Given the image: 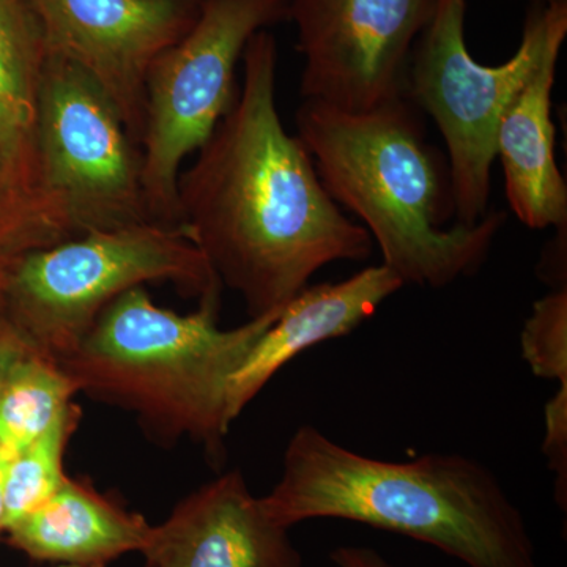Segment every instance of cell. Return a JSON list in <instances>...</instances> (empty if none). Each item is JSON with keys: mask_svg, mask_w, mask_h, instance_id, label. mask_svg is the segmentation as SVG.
<instances>
[{"mask_svg": "<svg viewBox=\"0 0 567 567\" xmlns=\"http://www.w3.org/2000/svg\"><path fill=\"white\" fill-rule=\"evenodd\" d=\"M244 81L177 182L178 224L249 319L281 311L328 264L369 259L374 240L324 189L276 106L278 43L256 33Z\"/></svg>", "mask_w": 567, "mask_h": 567, "instance_id": "obj_1", "label": "cell"}, {"mask_svg": "<svg viewBox=\"0 0 567 567\" xmlns=\"http://www.w3.org/2000/svg\"><path fill=\"white\" fill-rule=\"evenodd\" d=\"M260 505L284 528L338 518L412 537L465 567H540L522 511L487 466L462 454L380 461L301 425Z\"/></svg>", "mask_w": 567, "mask_h": 567, "instance_id": "obj_2", "label": "cell"}, {"mask_svg": "<svg viewBox=\"0 0 567 567\" xmlns=\"http://www.w3.org/2000/svg\"><path fill=\"white\" fill-rule=\"evenodd\" d=\"M295 123L331 199L361 219L404 286L442 289L484 264L506 216L446 227L456 216L447 163L406 96L368 112L303 100Z\"/></svg>", "mask_w": 567, "mask_h": 567, "instance_id": "obj_3", "label": "cell"}, {"mask_svg": "<svg viewBox=\"0 0 567 567\" xmlns=\"http://www.w3.org/2000/svg\"><path fill=\"white\" fill-rule=\"evenodd\" d=\"M219 306L221 289L181 315L136 287L104 309L62 368L80 393L133 413L153 443L189 439L221 464L230 379L282 309L224 330Z\"/></svg>", "mask_w": 567, "mask_h": 567, "instance_id": "obj_4", "label": "cell"}, {"mask_svg": "<svg viewBox=\"0 0 567 567\" xmlns=\"http://www.w3.org/2000/svg\"><path fill=\"white\" fill-rule=\"evenodd\" d=\"M148 282L197 298L223 287L181 224L152 221L29 252L7 276L0 303L37 352L62 363L112 301Z\"/></svg>", "mask_w": 567, "mask_h": 567, "instance_id": "obj_5", "label": "cell"}, {"mask_svg": "<svg viewBox=\"0 0 567 567\" xmlns=\"http://www.w3.org/2000/svg\"><path fill=\"white\" fill-rule=\"evenodd\" d=\"M465 13L466 0H436L410 55L405 96L445 140L457 223L475 224L487 213L498 123L544 55L565 44L567 0L529 6L516 54L495 66L470 54Z\"/></svg>", "mask_w": 567, "mask_h": 567, "instance_id": "obj_6", "label": "cell"}, {"mask_svg": "<svg viewBox=\"0 0 567 567\" xmlns=\"http://www.w3.org/2000/svg\"><path fill=\"white\" fill-rule=\"evenodd\" d=\"M282 21H289V0H197L188 31L153 63L141 152L155 221L178 224L183 164L233 106L246 44Z\"/></svg>", "mask_w": 567, "mask_h": 567, "instance_id": "obj_7", "label": "cell"}, {"mask_svg": "<svg viewBox=\"0 0 567 567\" xmlns=\"http://www.w3.org/2000/svg\"><path fill=\"white\" fill-rule=\"evenodd\" d=\"M35 153L41 188L74 235L155 221L140 144L102 89L59 55L41 80Z\"/></svg>", "mask_w": 567, "mask_h": 567, "instance_id": "obj_8", "label": "cell"}, {"mask_svg": "<svg viewBox=\"0 0 567 567\" xmlns=\"http://www.w3.org/2000/svg\"><path fill=\"white\" fill-rule=\"evenodd\" d=\"M436 0H289L303 100L368 112L405 96L406 71Z\"/></svg>", "mask_w": 567, "mask_h": 567, "instance_id": "obj_9", "label": "cell"}, {"mask_svg": "<svg viewBox=\"0 0 567 567\" xmlns=\"http://www.w3.org/2000/svg\"><path fill=\"white\" fill-rule=\"evenodd\" d=\"M50 54L111 100L140 144L153 63L193 24L197 0H37Z\"/></svg>", "mask_w": 567, "mask_h": 567, "instance_id": "obj_10", "label": "cell"}, {"mask_svg": "<svg viewBox=\"0 0 567 567\" xmlns=\"http://www.w3.org/2000/svg\"><path fill=\"white\" fill-rule=\"evenodd\" d=\"M142 555L148 567H303L289 528L267 516L238 470L182 498Z\"/></svg>", "mask_w": 567, "mask_h": 567, "instance_id": "obj_11", "label": "cell"}, {"mask_svg": "<svg viewBox=\"0 0 567 567\" xmlns=\"http://www.w3.org/2000/svg\"><path fill=\"white\" fill-rule=\"evenodd\" d=\"M402 287L401 278L383 264L364 268L346 281L306 286L284 306L230 379L227 391L229 424H234L265 385L295 357L324 341L352 333Z\"/></svg>", "mask_w": 567, "mask_h": 567, "instance_id": "obj_12", "label": "cell"}, {"mask_svg": "<svg viewBox=\"0 0 567 567\" xmlns=\"http://www.w3.org/2000/svg\"><path fill=\"white\" fill-rule=\"evenodd\" d=\"M554 47L514 96L498 123L495 159L505 173L511 210L529 229H566L567 186L555 159L551 91L559 52Z\"/></svg>", "mask_w": 567, "mask_h": 567, "instance_id": "obj_13", "label": "cell"}, {"mask_svg": "<svg viewBox=\"0 0 567 567\" xmlns=\"http://www.w3.org/2000/svg\"><path fill=\"white\" fill-rule=\"evenodd\" d=\"M153 525L141 514L70 477L51 502L7 529L9 543L35 561L71 567H107L142 554Z\"/></svg>", "mask_w": 567, "mask_h": 567, "instance_id": "obj_14", "label": "cell"}, {"mask_svg": "<svg viewBox=\"0 0 567 567\" xmlns=\"http://www.w3.org/2000/svg\"><path fill=\"white\" fill-rule=\"evenodd\" d=\"M48 58L37 0H0V162L14 182L43 194L35 121Z\"/></svg>", "mask_w": 567, "mask_h": 567, "instance_id": "obj_15", "label": "cell"}, {"mask_svg": "<svg viewBox=\"0 0 567 567\" xmlns=\"http://www.w3.org/2000/svg\"><path fill=\"white\" fill-rule=\"evenodd\" d=\"M80 393L61 363L35 349L14 361L0 386V451L13 461Z\"/></svg>", "mask_w": 567, "mask_h": 567, "instance_id": "obj_16", "label": "cell"}, {"mask_svg": "<svg viewBox=\"0 0 567 567\" xmlns=\"http://www.w3.org/2000/svg\"><path fill=\"white\" fill-rule=\"evenodd\" d=\"M81 417V406L71 402L43 435L10 462L3 484L6 532L51 502L69 480L63 464Z\"/></svg>", "mask_w": 567, "mask_h": 567, "instance_id": "obj_17", "label": "cell"}, {"mask_svg": "<svg viewBox=\"0 0 567 567\" xmlns=\"http://www.w3.org/2000/svg\"><path fill=\"white\" fill-rule=\"evenodd\" d=\"M71 237L76 235L61 208L14 182L0 162V293L18 260Z\"/></svg>", "mask_w": 567, "mask_h": 567, "instance_id": "obj_18", "label": "cell"}, {"mask_svg": "<svg viewBox=\"0 0 567 567\" xmlns=\"http://www.w3.org/2000/svg\"><path fill=\"white\" fill-rule=\"evenodd\" d=\"M522 357L533 374L567 386V289L551 290L533 305L520 336Z\"/></svg>", "mask_w": 567, "mask_h": 567, "instance_id": "obj_19", "label": "cell"}, {"mask_svg": "<svg viewBox=\"0 0 567 567\" xmlns=\"http://www.w3.org/2000/svg\"><path fill=\"white\" fill-rule=\"evenodd\" d=\"M546 436L544 454L548 466L557 476L555 481V499L563 511L567 507V386H559L558 393L547 402Z\"/></svg>", "mask_w": 567, "mask_h": 567, "instance_id": "obj_20", "label": "cell"}, {"mask_svg": "<svg viewBox=\"0 0 567 567\" xmlns=\"http://www.w3.org/2000/svg\"><path fill=\"white\" fill-rule=\"evenodd\" d=\"M32 349L31 342L21 333L20 328L13 323L0 303V386L14 361L20 360L22 354Z\"/></svg>", "mask_w": 567, "mask_h": 567, "instance_id": "obj_21", "label": "cell"}, {"mask_svg": "<svg viewBox=\"0 0 567 567\" xmlns=\"http://www.w3.org/2000/svg\"><path fill=\"white\" fill-rule=\"evenodd\" d=\"M336 567H398L383 557L375 548L364 546H341L330 554Z\"/></svg>", "mask_w": 567, "mask_h": 567, "instance_id": "obj_22", "label": "cell"}, {"mask_svg": "<svg viewBox=\"0 0 567 567\" xmlns=\"http://www.w3.org/2000/svg\"><path fill=\"white\" fill-rule=\"evenodd\" d=\"M11 458L0 451V533L6 532V505H3V484Z\"/></svg>", "mask_w": 567, "mask_h": 567, "instance_id": "obj_23", "label": "cell"}, {"mask_svg": "<svg viewBox=\"0 0 567 567\" xmlns=\"http://www.w3.org/2000/svg\"><path fill=\"white\" fill-rule=\"evenodd\" d=\"M527 2H529V6H544V3H550L554 0H527Z\"/></svg>", "mask_w": 567, "mask_h": 567, "instance_id": "obj_24", "label": "cell"}, {"mask_svg": "<svg viewBox=\"0 0 567 567\" xmlns=\"http://www.w3.org/2000/svg\"><path fill=\"white\" fill-rule=\"evenodd\" d=\"M55 567H71V566H55ZM145 567H148V566H145Z\"/></svg>", "mask_w": 567, "mask_h": 567, "instance_id": "obj_25", "label": "cell"}]
</instances>
